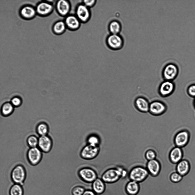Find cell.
<instances>
[{
    "instance_id": "2e32d148",
    "label": "cell",
    "mask_w": 195,
    "mask_h": 195,
    "mask_svg": "<svg viewBox=\"0 0 195 195\" xmlns=\"http://www.w3.org/2000/svg\"><path fill=\"white\" fill-rule=\"evenodd\" d=\"M71 7L70 2L67 0H58L55 5L56 10L58 13L65 17L69 15Z\"/></svg>"
},
{
    "instance_id": "8d00e7d4",
    "label": "cell",
    "mask_w": 195,
    "mask_h": 195,
    "mask_svg": "<svg viewBox=\"0 0 195 195\" xmlns=\"http://www.w3.org/2000/svg\"><path fill=\"white\" fill-rule=\"evenodd\" d=\"M12 103L14 106H18L21 103V100L20 99L18 98H15L12 100Z\"/></svg>"
},
{
    "instance_id": "d6986e66",
    "label": "cell",
    "mask_w": 195,
    "mask_h": 195,
    "mask_svg": "<svg viewBox=\"0 0 195 195\" xmlns=\"http://www.w3.org/2000/svg\"><path fill=\"white\" fill-rule=\"evenodd\" d=\"M19 13L21 17L26 20H30L34 18L37 14L35 8L29 5L22 7Z\"/></svg>"
},
{
    "instance_id": "5bb4252c",
    "label": "cell",
    "mask_w": 195,
    "mask_h": 195,
    "mask_svg": "<svg viewBox=\"0 0 195 195\" xmlns=\"http://www.w3.org/2000/svg\"><path fill=\"white\" fill-rule=\"evenodd\" d=\"M175 88V85L172 81L164 80L159 86L158 93L162 97H167L173 93Z\"/></svg>"
},
{
    "instance_id": "484cf974",
    "label": "cell",
    "mask_w": 195,
    "mask_h": 195,
    "mask_svg": "<svg viewBox=\"0 0 195 195\" xmlns=\"http://www.w3.org/2000/svg\"><path fill=\"white\" fill-rule=\"evenodd\" d=\"M35 131L36 133L39 136L48 135L49 132V126L45 123L41 122L36 126Z\"/></svg>"
},
{
    "instance_id": "6da1fadb",
    "label": "cell",
    "mask_w": 195,
    "mask_h": 195,
    "mask_svg": "<svg viewBox=\"0 0 195 195\" xmlns=\"http://www.w3.org/2000/svg\"><path fill=\"white\" fill-rule=\"evenodd\" d=\"M149 175L146 167L138 166L130 169L128 172V178L129 180L140 183L145 181Z\"/></svg>"
},
{
    "instance_id": "ffe728a7",
    "label": "cell",
    "mask_w": 195,
    "mask_h": 195,
    "mask_svg": "<svg viewBox=\"0 0 195 195\" xmlns=\"http://www.w3.org/2000/svg\"><path fill=\"white\" fill-rule=\"evenodd\" d=\"M134 104L136 109L140 112L146 113L149 112L150 103L145 98L142 97H137Z\"/></svg>"
},
{
    "instance_id": "7a4b0ae2",
    "label": "cell",
    "mask_w": 195,
    "mask_h": 195,
    "mask_svg": "<svg viewBox=\"0 0 195 195\" xmlns=\"http://www.w3.org/2000/svg\"><path fill=\"white\" fill-rule=\"evenodd\" d=\"M27 172L24 166L22 164L16 165L12 169L11 178L14 184L23 185L26 178Z\"/></svg>"
},
{
    "instance_id": "1f68e13d",
    "label": "cell",
    "mask_w": 195,
    "mask_h": 195,
    "mask_svg": "<svg viewBox=\"0 0 195 195\" xmlns=\"http://www.w3.org/2000/svg\"><path fill=\"white\" fill-rule=\"evenodd\" d=\"M157 154L156 151L152 149H148L145 152L144 157L147 161L156 159Z\"/></svg>"
},
{
    "instance_id": "277c9868",
    "label": "cell",
    "mask_w": 195,
    "mask_h": 195,
    "mask_svg": "<svg viewBox=\"0 0 195 195\" xmlns=\"http://www.w3.org/2000/svg\"><path fill=\"white\" fill-rule=\"evenodd\" d=\"M78 175L82 181L88 184H92L98 178L97 174L95 170L89 167L80 169L78 172Z\"/></svg>"
},
{
    "instance_id": "4dcf8cb0",
    "label": "cell",
    "mask_w": 195,
    "mask_h": 195,
    "mask_svg": "<svg viewBox=\"0 0 195 195\" xmlns=\"http://www.w3.org/2000/svg\"><path fill=\"white\" fill-rule=\"evenodd\" d=\"M86 190L82 186L77 185L71 188V195H82Z\"/></svg>"
},
{
    "instance_id": "ba28073f",
    "label": "cell",
    "mask_w": 195,
    "mask_h": 195,
    "mask_svg": "<svg viewBox=\"0 0 195 195\" xmlns=\"http://www.w3.org/2000/svg\"><path fill=\"white\" fill-rule=\"evenodd\" d=\"M106 42L110 49L115 50L121 49L124 44L123 38L119 34H110L107 37Z\"/></svg>"
},
{
    "instance_id": "30bf717a",
    "label": "cell",
    "mask_w": 195,
    "mask_h": 195,
    "mask_svg": "<svg viewBox=\"0 0 195 195\" xmlns=\"http://www.w3.org/2000/svg\"><path fill=\"white\" fill-rule=\"evenodd\" d=\"M178 73V69L176 65L170 63L164 67L162 75L164 80L172 81L176 77Z\"/></svg>"
},
{
    "instance_id": "d590c367",
    "label": "cell",
    "mask_w": 195,
    "mask_h": 195,
    "mask_svg": "<svg viewBox=\"0 0 195 195\" xmlns=\"http://www.w3.org/2000/svg\"><path fill=\"white\" fill-rule=\"evenodd\" d=\"M82 195H97L92 190L86 189Z\"/></svg>"
},
{
    "instance_id": "9c48e42d",
    "label": "cell",
    "mask_w": 195,
    "mask_h": 195,
    "mask_svg": "<svg viewBox=\"0 0 195 195\" xmlns=\"http://www.w3.org/2000/svg\"><path fill=\"white\" fill-rule=\"evenodd\" d=\"M75 13V15L81 23H86L91 18V14L90 9L82 3L77 6Z\"/></svg>"
},
{
    "instance_id": "74e56055",
    "label": "cell",
    "mask_w": 195,
    "mask_h": 195,
    "mask_svg": "<svg viewBox=\"0 0 195 195\" xmlns=\"http://www.w3.org/2000/svg\"><path fill=\"white\" fill-rule=\"evenodd\" d=\"M194 105L195 107V100H194Z\"/></svg>"
},
{
    "instance_id": "d6a6232c",
    "label": "cell",
    "mask_w": 195,
    "mask_h": 195,
    "mask_svg": "<svg viewBox=\"0 0 195 195\" xmlns=\"http://www.w3.org/2000/svg\"><path fill=\"white\" fill-rule=\"evenodd\" d=\"M13 110V107L12 105L9 103H7L5 104L3 107L2 113L4 115H8Z\"/></svg>"
},
{
    "instance_id": "4fadbf2b",
    "label": "cell",
    "mask_w": 195,
    "mask_h": 195,
    "mask_svg": "<svg viewBox=\"0 0 195 195\" xmlns=\"http://www.w3.org/2000/svg\"><path fill=\"white\" fill-rule=\"evenodd\" d=\"M53 144V140L48 135L39 137L38 147L43 153L49 152L52 149Z\"/></svg>"
},
{
    "instance_id": "d4e9b609",
    "label": "cell",
    "mask_w": 195,
    "mask_h": 195,
    "mask_svg": "<svg viewBox=\"0 0 195 195\" xmlns=\"http://www.w3.org/2000/svg\"><path fill=\"white\" fill-rule=\"evenodd\" d=\"M108 28L110 34H119L122 29V25L118 21L113 20L109 23Z\"/></svg>"
},
{
    "instance_id": "7402d4cb",
    "label": "cell",
    "mask_w": 195,
    "mask_h": 195,
    "mask_svg": "<svg viewBox=\"0 0 195 195\" xmlns=\"http://www.w3.org/2000/svg\"><path fill=\"white\" fill-rule=\"evenodd\" d=\"M91 188L97 195H101L105 192L106 184L101 178H98L91 184Z\"/></svg>"
},
{
    "instance_id": "e0dca14e",
    "label": "cell",
    "mask_w": 195,
    "mask_h": 195,
    "mask_svg": "<svg viewBox=\"0 0 195 195\" xmlns=\"http://www.w3.org/2000/svg\"><path fill=\"white\" fill-rule=\"evenodd\" d=\"M64 21L67 29L71 31L78 29L81 23L75 15H69L65 17Z\"/></svg>"
},
{
    "instance_id": "9a60e30c",
    "label": "cell",
    "mask_w": 195,
    "mask_h": 195,
    "mask_svg": "<svg viewBox=\"0 0 195 195\" xmlns=\"http://www.w3.org/2000/svg\"><path fill=\"white\" fill-rule=\"evenodd\" d=\"M146 168L149 175L153 177H157L160 173L161 166L159 161L156 159L147 161Z\"/></svg>"
},
{
    "instance_id": "44dd1931",
    "label": "cell",
    "mask_w": 195,
    "mask_h": 195,
    "mask_svg": "<svg viewBox=\"0 0 195 195\" xmlns=\"http://www.w3.org/2000/svg\"><path fill=\"white\" fill-rule=\"evenodd\" d=\"M190 168L189 162L186 159H182L176 165V171L182 176L186 175Z\"/></svg>"
},
{
    "instance_id": "7c38bea8",
    "label": "cell",
    "mask_w": 195,
    "mask_h": 195,
    "mask_svg": "<svg viewBox=\"0 0 195 195\" xmlns=\"http://www.w3.org/2000/svg\"><path fill=\"white\" fill-rule=\"evenodd\" d=\"M35 8L37 14L43 17L49 15L52 12L54 9L53 5L50 2L47 1L39 2Z\"/></svg>"
},
{
    "instance_id": "4316f807",
    "label": "cell",
    "mask_w": 195,
    "mask_h": 195,
    "mask_svg": "<svg viewBox=\"0 0 195 195\" xmlns=\"http://www.w3.org/2000/svg\"><path fill=\"white\" fill-rule=\"evenodd\" d=\"M9 195H23L24 190L21 185L14 184L10 188Z\"/></svg>"
},
{
    "instance_id": "f546056e",
    "label": "cell",
    "mask_w": 195,
    "mask_h": 195,
    "mask_svg": "<svg viewBox=\"0 0 195 195\" xmlns=\"http://www.w3.org/2000/svg\"><path fill=\"white\" fill-rule=\"evenodd\" d=\"M183 178V176L176 171L172 172L169 176V179L170 181L174 183L180 182L182 180Z\"/></svg>"
},
{
    "instance_id": "83f0119b",
    "label": "cell",
    "mask_w": 195,
    "mask_h": 195,
    "mask_svg": "<svg viewBox=\"0 0 195 195\" xmlns=\"http://www.w3.org/2000/svg\"><path fill=\"white\" fill-rule=\"evenodd\" d=\"M39 137L34 135L29 136L26 139V143L29 148L38 147Z\"/></svg>"
},
{
    "instance_id": "8992f818",
    "label": "cell",
    "mask_w": 195,
    "mask_h": 195,
    "mask_svg": "<svg viewBox=\"0 0 195 195\" xmlns=\"http://www.w3.org/2000/svg\"><path fill=\"white\" fill-rule=\"evenodd\" d=\"M100 150L99 146H94L87 144L82 149L80 155L83 159L91 160L98 156Z\"/></svg>"
},
{
    "instance_id": "603a6c76",
    "label": "cell",
    "mask_w": 195,
    "mask_h": 195,
    "mask_svg": "<svg viewBox=\"0 0 195 195\" xmlns=\"http://www.w3.org/2000/svg\"><path fill=\"white\" fill-rule=\"evenodd\" d=\"M125 189L126 192L128 195H137L140 191V184L129 180L126 184Z\"/></svg>"
},
{
    "instance_id": "f1b7e54d",
    "label": "cell",
    "mask_w": 195,
    "mask_h": 195,
    "mask_svg": "<svg viewBox=\"0 0 195 195\" xmlns=\"http://www.w3.org/2000/svg\"><path fill=\"white\" fill-rule=\"evenodd\" d=\"M87 144L94 146H99L100 140L98 136L95 134H91L87 139Z\"/></svg>"
},
{
    "instance_id": "52a82bcc",
    "label": "cell",
    "mask_w": 195,
    "mask_h": 195,
    "mask_svg": "<svg viewBox=\"0 0 195 195\" xmlns=\"http://www.w3.org/2000/svg\"><path fill=\"white\" fill-rule=\"evenodd\" d=\"M43 153L38 147L29 148L26 154L28 162L32 166L37 165L42 160Z\"/></svg>"
},
{
    "instance_id": "8fae6325",
    "label": "cell",
    "mask_w": 195,
    "mask_h": 195,
    "mask_svg": "<svg viewBox=\"0 0 195 195\" xmlns=\"http://www.w3.org/2000/svg\"><path fill=\"white\" fill-rule=\"evenodd\" d=\"M167 109V106L164 102L156 100L150 103L148 112L151 115L158 116L164 114Z\"/></svg>"
},
{
    "instance_id": "3957f363",
    "label": "cell",
    "mask_w": 195,
    "mask_h": 195,
    "mask_svg": "<svg viewBox=\"0 0 195 195\" xmlns=\"http://www.w3.org/2000/svg\"><path fill=\"white\" fill-rule=\"evenodd\" d=\"M101 178L106 184H113L116 183L121 179V175L116 167L106 170L102 174Z\"/></svg>"
},
{
    "instance_id": "e575fe53",
    "label": "cell",
    "mask_w": 195,
    "mask_h": 195,
    "mask_svg": "<svg viewBox=\"0 0 195 195\" xmlns=\"http://www.w3.org/2000/svg\"><path fill=\"white\" fill-rule=\"evenodd\" d=\"M187 92L190 96L195 97V84L190 85L188 88Z\"/></svg>"
},
{
    "instance_id": "836d02e7",
    "label": "cell",
    "mask_w": 195,
    "mask_h": 195,
    "mask_svg": "<svg viewBox=\"0 0 195 195\" xmlns=\"http://www.w3.org/2000/svg\"><path fill=\"white\" fill-rule=\"evenodd\" d=\"M97 1L92 0H83L82 3L88 8L90 9L93 7L96 4Z\"/></svg>"
},
{
    "instance_id": "ac0fdd59",
    "label": "cell",
    "mask_w": 195,
    "mask_h": 195,
    "mask_svg": "<svg viewBox=\"0 0 195 195\" xmlns=\"http://www.w3.org/2000/svg\"><path fill=\"white\" fill-rule=\"evenodd\" d=\"M183 153L182 148L175 146L171 150L169 154L170 162L175 165L183 159Z\"/></svg>"
},
{
    "instance_id": "5b68a950",
    "label": "cell",
    "mask_w": 195,
    "mask_h": 195,
    "mask_svg": "<svg viewBox=\"0 0 195 195\" xmlns=\"http://www.w3.org/2000/svg\"><path fill=\"white\" fill-rule=\"evenodd\" d=\"M190 134L186 128L178 131L175 134L173 141L175 146L182 148L186 146L190 140Z\"/></svg>"
},
{
    "instance_id": "cb8c5ba5",
    "label": "cell",
    "mask_w": 195,
    "mask_h": 195,
    "mask_svg": "<svg viewBox=\"0 0 195 195\" xmlns=\"http://www.w3.org/2000/svg\"><path fill=\"white\" fill-rule=\"evenodd\" d=\"M67 29L64 21L59 20L55 22L53 25L52 30L53 32L57 35L63 33Z\"/></svg>"
}]
</instances>
